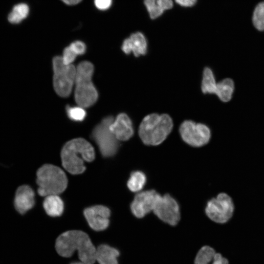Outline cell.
Instances as JSON below:
<instances>
[{
  "mask_svg": "<svg viewBox=\"0 0 264 264\" xmlns=\"http://www.w3.org/2000/svg\"><path fill=\"white\" fill-rule=\"evenodd\" d=\"M55 248L62 257L68 258L77 251L80 261L86 264L96 262V248L88 235L81 230H69L65 232L57 238Z\"/></svg>",
  "mask_w": 264,
  "mask_h": 264,
  "instance_id": "obj_1",
  "label": "cell"
},
{
  "mask_svg": "<svg viewBox=\"0 0 264 264\" xmlns=\"http://www.w3.org/2000/svg\"><path fill=\"white\" fill-rule=\"evenodd\" d=\"M61 155L64 168L71 174L78 175L85 171V161L91 162L94 159L95 152L88 141L82 138H77L65 144Z\"/></svg>",
  "mask_w": 264,
  "mask_h": 264,
  "instance_id": "obj_2",
  "label": "cell"
},
{
  "mask_svg": "<svg viewBox=\"0 0 264 264\" xmlns=\"http://www.w3.org/2000/svg\"><path fill=\"white\" fill-rule=\"evenodd\" d=\"M173 127V120L168 114L152 113L144 118L139 126L138 134L145 145H158L167 138Z\"/></svg>",
  "mask_w": 264,
  "mask_h": 264,
  "instance_id": "obj_3",
  "label": "cell"
},
{
  "mask_svg": "<svg viewBox=\"0 0 264 264\" xmlns=\"http://www.w3.org/2000/svg\"><path fill=\"white\" fill-rule=\"evenodd\" d=\"M94 66L89 62L83 61L76 67L74 96L77 104L83 108L93 105L98 99V92L91 77Z\"/></svg>",
  "mask_w": 264,
  "mask_h": 264,
  "instance_id": "obj_4",
  "label": "cell"
},
{
  "mask_svg": "<svg viewBox=\"0 0 264 264\" xmlns=\"http://www.w3.org/2000/svg\"><path fill=\"white\" fill-rule=\"evenodd\" d=\"M36 182L38 193L42 197L58 195L64 192L67 185V178L64 172L59 167L45 164L37 172Z\"/></svg>",
  "mask_w": 264,
  "mask_h": 264,
  "instance_id": "obj_5",
  "label": "cell"
},
{
  "mask_svg": "<svg viewBox=\"0 0 264 264\" xmlns=\"http://www.w3.org/2000/svg\"><path fill=\"white\" fill-rule=\"evenodd\" d=\"M52 64L54 89L60 96L67 97L70 94L75 83L76 68L72 64L65 65L62 56L54 57Z\"/></svg>",
  "mask_w": 264,
  "mask_h": 264,
  "instance_id": "obj_6",
  "label": "cell"
},
{
  "mask_svg": "<svg viewBox=\"0 0 264 264\" xmlns=\"http://www.w3.org/2000/svg\"><path fill=\"white\" fill-rule=\"evenodd\" d=\"M235 206L232 198L227 193H219L207 203L205 213L212 221L220 224L228 222L233 217Z\"/></svg>",
  "mask_w": 264,
  "mask_h": 264,
  "instance_id": "obj_7",
  "label": "cell"
},
{
  "mask_svg": "<svg viewBox=\"0 0 264 264\" xmlns=\"http://www.w3.org/2000/svg\"><path fill=\"white\" fill-rule=\"evenodd\" d=\"M113 120L114 118L111 116L104 118L92 132V137L104 157L113 155L118 148V140L109 129L110 125Z\"/></svg>",
  "mask_w": 264,
  "mask_h": 264,
  "instance_id": "obj_8",
  "label": "cell"
},
{
  "mask_svg": "<svg viewBox=\"0 0 264 264\" xmlns=\"http://www.w3.org/2000/svg\"><path fill=\"white\" fill-rule=\"evenodd\" d=\"M179 132L183 140L193 147H201L206 144L211 137L210 130L206 125L191 120L182 123Z\"/></svg>",
  "mask_w": 264,
  "mask_h": 264,
  "instance_id": "obj_9",
  "label": "cell"
},
{
  "mask_svg": "<svg viewBox=\"0 0 264 264\" xmlns=\"http://www.w3.org/2000/svg\"><path fill=\"white\" fill-rule=\"evenodd\" d=\"M153 212L159 219L171 225H176L180 220L178 204L168 194L160 195Z\"/></svg>",
  "mask_w": 264,
  "mask_h": 264,
  "instance_id": "obj_10",
  "label": "cell"
},
{
  "mask_svg": "<svg viewBox=\"0 0 264 264\" xmlns=\"http://www.w3.org/2000/svg\"><path fill=\"white\" fill-rule=\"evenodd\" d=\"M159 196L160 195L154 190L138 193L131 204L132 213L136 217L141 218L153 211Z\"/></svg>",
  "mask_w": 264,
  "mask_h": 264,
  "instance_id": "obj_11",
  "label": "cell"
},
{
  "mask_svg": "<svg viewBox=\"0 0 264 264\" xmlns=\"http://www.w3.org/2000/svg\"><path fill=\"white\" fill-rule=\"evenodd\" d=\"M84 214L89 226L95 231L104 230L109 225L110 211L106 206L95 205L88 207L85 209Z\"/></svg>",
  "mask_w": 264,
  "mask_h": 264,
  "instance_id": "obj_12",
  "label": "cell"
},
{
  "mask_svg": "<svg viewBox=\"0 0 264 264\" xmlns=\"http://www.w3.org/2000/svg\"><path fill=\"white\" fill-rule=\"evenodd\" d=\"M121 49L126 55L132 53L135 57L144 56L148 52L146 38L140 32L132 33L123 40Z\"/></svg>",
  "mask_w": 264,
  "mask_h": 264,
  "instance_id": "obj_13",
  "label": "cell"
},
{
  "mask_svg": "<svg viewBox=\"0 0 264 264\" xmlns=\"http://www.w3.org/2000/svg\"><path fill=\"white\" fill-rule=\"evenodd\" d=\"M35 203V193L30 186L23 185L17 188L14 198V206L18 213L22 215L25 214L34 207Z\"/></svg>",
  "mask_w": 264,
  "mask_h": 264,
  "instance_id": "obj_14",
  "label": "cell"
},
{
  "mask_svg": "<svg viewBox=\"0 0 264 264\" xmlns=\"http://www.w3.org/2000/svg\"><path fill=\"white\" fill-rule=\"evenodd\" d=\"M109 129L116 138L120 141L128 140L134 133L132 121L125 113L119 114L110 124Z\"/></svg>",
  "mask_w": 264,
  "mask_h": 264,
  "instance_id": "obj_15",
  "label": "cell"
},
{
  "mask_svg": "<svg viewBox=\"0 0 264 264\" xmlns=\"http://www.w3.org/2000/svg\"><path fill=\"white\" fill-rule=\"evenodd\" d=\"M195 264H228V261L212 247L204 246L198 252Z\"/></svg>",
  "mask_w": 264,
  "mask_h": 264,
  "instance_id": "obj_16",
  "label": "cell"
},
{
  "mask_svg": "<svg viewBox=\"0 0 264 264\" xmlns=\"http://www.w3.org/2000/svg\"><path fill=\"white\" fill-rule=\"evenodd\" d=\"M119 255L117 249L107 244H101L96 248V262L98 264H119L117 258Z\"/></svg>",
  "mask_w": 264,
  "mask_h": 264,
  "instance_id": "obj_17",
  "label": "cell"
},
{
  "mask_svg": "<svg viewBox=\"0 0 264 264\" xmlns=\"http://www.w3.org/2000/svg\"><path fill=\"white\" fill-rule=\"evenodd\" d=\"M144 4L152 19L161 16L164 12L171 9L174 4L173 0H144Z\"/></svg>",
  "mask_w": 264,
  "mask_h": 264,
  "instance_id": "obj_18",
  "label": "cell"
},
{
  "mask_svg": "<svg viewBox=\"0 0 264 264\" xmlns=\"http://www.w3.org/2000/svg\"><path fill=\"white\" fill-rule=\"evenodd\" d=\"M43 207L47 215L57 217L63 213L64 205L63 200L58 195H52L46 196Z\"/></svg>",
  "mask_w": 264,
  "mask_h": 264,
  "instance_id": "obj_19",
  "label": "cell"
},
{
  "mask_svg": "<svg viewBox=\"0 0 264 264\" xmlns=\"http://www.w3.org/2000/svg\"><path fill=\"white\" fill-rule=\"evenodd\" d=\"M30 8L25 2H21L15 4L9 13L8 22L14 24H18L25 20L29 15Z\"/></svg>",
  "mask_w": 264,
  "mask_h": 264,
  "instance_id": "obj_20",
  "label": "cell"
},
{
  "mask_svg": "<svg viewBox=\"0 0 264 264\" xmlns=\"http://www.w3.org/2000/svg\"><path fill=\"white\" fill-rule=\"evenodd\" d=\"M234 89L233 80L230 78L223 79L217 84L216 94L220 99L224 102L230 101Z\"/></svg>",
  "mask_w": 264,
  "mask_h": 264,
  "instance_id": "obj_21",
  "label": "cell"
},
{
  "mask_svg": "<svg viewBox=\"0 0 264 264\" xmlns=\"http://www.w3.org/2000/svg\"><path fill=\"white\" fill-rule=\"evenodd\" d=\"M217 84L212 70L205 67L203 70L201 90L203 93L215 94Z\"/></svg>",
  "mask_w": 264,
  "mask_h": 264,
  "instance_id": "obj_22",
  "label": "cell"
},
{
  "mask_svg": "<svg viewBox=\"0 0 264 264\" xmlns=\"http://www.w3.org/2000/svg\"><path fill=\"white\" fill-rule=\"evenodd\" d=\"M146 182V177L142 172L134 171L131 174L127 182V186L130 191L133 192L140 191Z\"/></svg>",
  "mask_w": 264,
  "mask_h": 264,
  "instance_id": "obj_23",
  "label": "cell"
},
{
  "mask_svg": "<svg viewBox=\"0 0 264 264\" xmlns=\"http://www.w3.org/2000/svg\"><path fill=\"white\" fill-rule=\"evenodd\" d=\"M252 22L257 30H264V1L259 3L255 7L253 14Z\"/></svg>",
  "mask_w": 264,
  "mask_h": 264,
  "instance_id": "obj_24",
  "label": "cell"
},
{
  "mask_svg": "<svg viewBox=\"0 0 264 264\" xmlns=\"http://www.w3.org/2000/svg\"><path fill=\"white\" fill-rule=\"evenodd\" d=\"M66 113L68 117L75 121H82L86 117V112L83 108L80 106L70 107L66 108Z\"/></svg>",
  "mask_w": 264,
  "mask_h": 264,
  "instance_id": "obj_25",
  "label": "cell"
},
{
  "mask_svg": "<svg viewBox=\"0 0 264 264\" xmlns=\"http://www.w3.org/2000/svg\"><path fill=\"white\" fill-rule=\"evenodd\" d=\"M77 55L68 45L65 47L62 56L65 65H70L75 60Z\"/></svg>",
  "mask_w": 264,
  "mask_h": 264,
  "instance_id": "obj_26",
  "label": "cell"
},
{
  "mask_svg": "<svg viewBox=\"0 0 264 264\" xmlns=\"http://www.w3.org/2000/svg\"><path fill=\"white\" fill-rule=\"evenodd\" d=\"M69 46L77 56L84 54L87 50L85 43L79 40L73 41L69 44Z\"/></svg>",
  "mask_w": 264,
  "mask_h": 264,
  "instance_id": "obj_27",
  "label": "cell"
},
{
  "mask_svg": "<svg viewBox=\"0 0 264 264\" xmlns=\"http://www.w3.org/2000/svg\"><path fill=\"white\" fill-rule=\"evenodd\" d=\"M94 7L98 11L105 12L112 6L113 0H93Z\"/></svg>",
  "mask_w": 264,
  "mask_h": 264,
  "instance_id": "obj_28",
  "label": "cell"
},
{
  "mask_svg": "<svg viewBox=\"0 0 264 264\" xmlns=\"http://www.w3.org/2000/svg\"><path fill=\"white\" fill-rule=\"evenodd\" d=\"M197 0H174L176 3L181 6L184 7H191L197 3Z\"/></svg>",
  "mask_w": 264,
  "mask_h": 264,
  "instance_id": "obj_29",
  "label": "cell"
},
{
  "mask_svg": "<svg viewBox=\"0 0 264 264\" xmlns=\"http://www.w3.org/2000/svg\"><path fill=\"white\" fill-rule=\"evenodd\" d=\"M64 4L69 6H73L77 5L80 3H81L83 0H59Z\"/></svg>",
  "mask_w": 264,
  "mask_h": 264,
  "instance_id": "obj_30",
  "label": "cell"
},
{
  "mask_svg": "<svg viewBox=\"0 0 264 264\" xmlns=\"http://www.w3.org/2000/svg\"><path fill=\"white\" fill-rule=\"evenodd\" d=\"M69 264H86L81 261H79V262H78V261H75V262H72L71 263H70Z\"/></svg>",
  "mask_w": 264,
  "mask_h": 264,
  "instance_id": "obj_31",
  "label": "cell"
}]
</instances>
